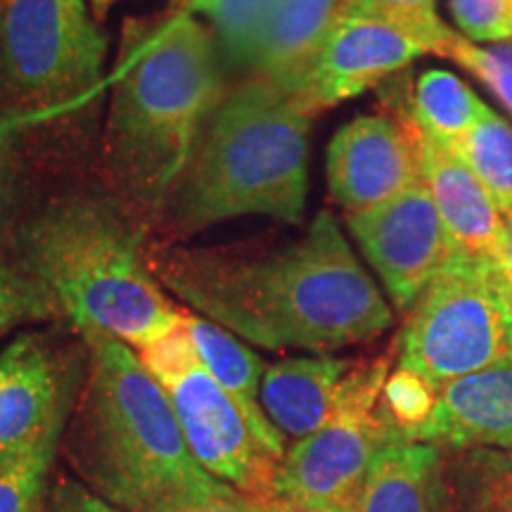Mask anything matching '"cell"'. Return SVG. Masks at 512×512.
Wrapping results in <instances>:
<instances>
[{"label": "cell", "instance_id": "cell-13", "mask_svg": "<svg viewBox=\"0 0 512 512\" xmlns=\"http://www.w3.org/2000/svg\"><path fill=\"white\" fill-rule=\"evenodd\" d=\"M430 50L413 34L368 17L339 15L316 64L290 98L316 117L380 86Z\"/></svg>", "mask_w": 512, "mask_h": 512}, {"label": "cell", "instance_id": "cell-8", "mask_svg": "<svg viewBox=\"0 0 512 512\" xmlns=\"http://www.w3.org/2000/svg\"><path fill=\"white\" fill-rule=\"evenodd\" d=\"M138 356L169 396L197 463L249 496L271 498L280 460L261 446L226 389L202 366L185 325Z\"/></svg>", "mask_w": 512, "mask_h": 512}, {"label": "cell", "instance_id": "cell-29", "mask_svg": "<svg viewBox=\"0 0 512 512\" xmlns=\"http://www.w3.org/2000/svg\"><path fill=\"white\" fill-rule=\"evenodd\" d=\"M60 441H50L19 463L0 470V512H38Z\"/></svg>", "mask_w": 512, "mask_h": 512}, {"label": "cell", "instance_id": "cell-20", "mask_svg": "<svg viewBox=\"0 0 512 512\" xmlns=\"http://www.w3.org/2000/svg\"><path fill=\"white\" fill-rule=\"evenodd\" d=\"M444 453L453 512H512V448Z\"/></svg>", "mask_w": 512, "mask_h": 512}, {"label": "cell", "instance_id": "cell-27", "mask_svg": "<svg viewBox=\"0 0 512 512\" xmlns=\"http://www.w3.org/2000/svg\"><path fill=\"white\" fill-rule=\"evenodd\" d=\"M60 316L53 299L22 268L0 256V337L19 325L43 323Z\"/></svg>", "mask_w": 512, "mask_h": 512}, {"label": "cell", "instance_id": "cell-3", "mask_svg": "<svg viewBox=\"0 0 512 512\" xmlns=\"http://www.w3.org/2000/svg\"><path fill=\"white\" fill-rule=\"evenodd\" d=\"M5 252L81 337L107 335L143 351L183 325L185 311L166 297L121 202L93 192L53 197L24 214Z\"/></svg>", "mask_w": 512, "mask_h": 512}, {"label": "cell", "instance_id": "cell-31", "mask_svg": "<svg viewBox=\"0 0 512 512\" xmlns=\"http://www.w3.org/2000/svg\"><path fill=\"white\" fill-rule=\"evenodd\" d=\"M453 22L472 43L512 41V0H448Z\"/></svg>", "mask_w": 512, "mask_h": 512}, {"label": "cell", "instance_id": "cell-11", "mask_svg": "<svg viewBox=\"0 0 512 512\" xmlns=\"http://www.w3.org/2000/svg\"><path fill=\"white\" fill-rule=\"evenodd\" d=\"M347 226L399 311H411L453 254L425 181L366 211H347Z\"/></svg>", "mask_w": 512, "mask_h": 512}, {"label": "cell", "instance_id": "cell-21", "mask_svg": "<svg viewBox=\"0 0 512 512\" xmlns=\"http://www.w3.org/2000/svg\"><path fill=\"white\" fill-rule=\"evenodd\" d=\"M486 107L489 105H484L479 95L456 74L430 69L420 74L413 88L411 117L422 136L456 145L477 124Z\"/></svg>", "mask_w": 512, "mask_h": 512}, {"label": "cell", "instance_id": "cell-37", "mask_svg": "<svg viewBox=\"0 0 512 512\" xmlns=\"http://www.w3.org/2000/svg\"><path fill=\"white\" fill-rule=\"evenodd\" d=\"M0 3H3V0H0Z\"/></svg>", "mask_w": 512, "mask_h": 512}, {"label": "cell", "instance_id": "cell-19", "mask_svg": "<svg viewBox=\"0 0 512 512\" xmlns=\"http://www.w3.org/2000/svg\"><path fill=\"white\" fill-rule=\"evenodd\" d=\"M183 325L202 366L226 389V394L238 406L254 437L261 441V446L271 456L283 460L287 451L285 437L266 418L259 399L261 380L266 373V363L261 361V356L249 349L238 335L190 311H185Z\"/></svg>", "mask_w": 512, "mask_h": 512}, {"label": "cell", "instance_id": "cell-36", "mask_svg": "<svg viewBox=\"0 0 512 512\" xmlns=\"http://www.w3.org/2000/svg\"><path fill=\"white\" fill-rule=\"evenodd\" d=\"M185 3H188V0H171V3H169L171 15H181L183 8H185Z\"/></svg>", "mask_w": 512, "mask_h": 512}, {"label": "cell", "instance_id": "cell-32", "mask_svg": "<svg viewBox=\"0 0 512 512\" xmlns=\"http://www.w3.org/2000/svg\"><path fill=\"white\" fill-rule=\"evenodd\" d=\"M38 512H121L76 479H60L46 491Z\"/></svg>", "mask_w": 512, "mask_h": 512}, {"label": "cell", "instance_id": "cell-17", "mask_svg": "<svg viewBox=\"0 0 512 512\" xmlns=\"http://www.w3.org/2000/svg\"><path fill=\"white\" fill-rule=\"evenodd\" d=\"M354 361L332 356H299L266 366L261 380V408L283 437L316 434L335 411L339 387Z\"/></svg>", "mask_w": 512, "mask_h": 512}, {"label": "cell", "instance_id": "cell-15", "mask_svg": "<svg viewBox=\"0 0 512 512\" xmlns=\"http://www.w3.org/2000/svg\"><path fill=\"white\" fill-rule=\"evenodd\" d=\"M422 176L453 247L505 264V221L456 147L422 136Z\"/></svg>", "mask_w": 512, "mask_h": 512}, {"label": "cell", "instance_id": "cell-34", "mask_svg": "<svg viewBox=\"0 0 512 512\" xmlns=\"http://www.w3.org/2000/svg\"><path fill=\"white\" fill-rule=\"evenodd\" d=\"M503 221H505V271H508L510 283H512V211L503 216Z\"/></svg>", "mask_w": 512, "mask_h": 512}, {"label": "cell", "instance_id": "cell-2", "mask_svg": "<svg viewBox=\"0 0 512 512\" xmlns=\"http://www.w3.org/2000/svg\"><path fill=\"white\" fill-rule=\"evenodd\" d=\"M223 93L216 38L195 15L126 24L105 128L107 178L126 209L171 202Z\"/></svg>", "mask_w": 512, "mask_h": 512}, {"label": "cell", "instance_id": "cell-14", "mask_svg": "<svg viewBox=\"0 0 512 512\" xmlns=\"http://www.w3.org/2000/svg\"><path fill=\"white\" fill-rule=\"evenodd\" d=\"M415 441L444 451L512 448V361L444 384Z\"/></svg>", "mask_w": 512, "mask_h": 512}, {"label": "cell", "instance_id": "cell-23", "mask_svg": "<svg viewBox=\"0 0 512 512\" xmlns=\"http://www.w3.org/2000/svg\"><path fill=\"white\" fill-rule=\"evenodd\" d=\"M278 5L280 0H188L183 12L207 19L223 55L235 67L247 69L256 38Z\"/></svg>", "mask_w": 512, "mask_h": 512}, {"label": "cell", "instance_id": "cell-5", "mask_svg": "<svg viewBox=\"0 0 512 512\" xmlns=\"http://www.w3.org/2000/svg\"><path fill=\"white\" fill-rule=\"evenodd\" d=\"M311 119L290 95L252 76L223 93L171 197L176 233L238 216L297 226L309 192Z\"/></svg>", "mask_w": 512, "mask_h": 512}, {"label": "cell", "instance_id": "cell-25", "mask_svg": "<svg viewBox=\"0 0 512 512\" xmlns=\"http://www.w3.org/2000/svg\"><path fill=\"white\" fill-rule=\"evenodd\" d=\"M29 133L17 119L0 110V249L8 242L24 219V192H27V164H24V143Z\"/></svg>", "mask_w": 512, "mask_h": 512}, {"label": "cell", "instance_id": "cell-4", "mask_svg": "<svg viewBox=\"0 0 512 512\" xmlns=\"http://www.w3.org/2000/svg\"><path fill=\"white\" fill-rule=\"evenodd\" d=\"M86 377L76 396L67 456L76 475L121 512H150L211 477L192 456L162 384L138 351L86 335Z\"/></svg>", "mask_w": 512, "mask_h": 512}, {"label": "cell", "instance_id": "cell-28", "mask_svg": "<svg viewBox=\"0 0 512 512\" xmlns=\"http://www.w3.org/2000/svg\"><path fill=\"white\" fill-rule=\"evenodd\" d=\"M444 57L475 76L512 117V41L482 48L467 41L465 36L456 34L444 50Z\"/></svg>", "mask_w": 512, "mask_h": 512}, {"label": "cell", "instance_id": "cell-30", "mask_svg": "<svg viewBox=\"0 0 512 512\" xmlns=\"http://www.w3.org/2000/svg\"><path fill=\"white\" fill-rule=\"evenodd\" d=\"M150 512H261V498L249 496L211 475L166 496Z\"/></svg>", "mask_w": 512, "mask_h": 512}, {"label": "cell", "instance_id": "cell-22", "mask_svg": "<svg viewBox=\"0 0 512 512\" xmlns=\"http://www.w3.org/2000/svg\"><path fill=\"white\" fill-rule=\"evenodd\" d=\"M501 214L512 211V126L486 107L475 126L453 145Z\"/></svg>", "mask_w": 512, "mask_h": 512}, {"label": "cell", "instance_id": "cell-7", "mask_svg": "<svg viewBox=\"0 0 512 512\" xmlns=\"http://www.w3.org/2000/svg\"><path fill=\"white\" fill-rule=\"evenodd\" d=\"M396 361L437 389L512 361V283L503 261L453 249L408 311Z\"/></svg>", "mask_w": 512, "mask_h": 512}, {"label": "cell", "instance_id": "cell-12", "mask_svg": "<svg viewBox=\"0 0 512 512\" xmlns=\"http://www.w3.org/2000/svg\"><path fill=\"white\" fill-rule=\"evenodd\" d=\"M422 181V133L411 110L363 114L330 140L328 190L347 211L380 207Z\"/></svg>", "mask_w": 512, "mask_h": 512}, {"label": "cell", "instance_id": "cell-33", "mask_svg": "<svg viewBox=\"0 0 512 512\" xmlns=\"http://www.w3.org/2000/svg\"><path fill=\"white\" fill-rule=\"evenodd\" d=\"M261 512H356V508L354 505L311 501V498L271 496L261 501Z\"/></svg>", "mask_w": 512, "mask_h": 512}, {"label": "cell", "instance_id": "cell-26", "mask_svg": "<svg viewBox=\"0 0 512 512\" xmlns=\"http://www.w3.org/2000/svg\"><path fill=\"white\" fill-rule=\"evenodd\" d=\"M439 389L413 370L396 368L382 389V411L401 441H415L437 408Z\"/></svg>", "mask_w": 512, "mask_h": 512}, {"label": "cell", "instance_id": "cell-24", "mask_svg": "<svg viewBox=\"0 0 512 512\" xmlns=\"http://www.w3.org/2000/svg\"><path fill=\"white\" fill-rule=\"evenodd\" d=\"M339 15L394 24L425 43L434 55H444L448 43L456 38V31L439 17L437 0H342Z\"/></svg>", "mask_w": 512, "mask_h": 512}, {"label": "cell", "instance_id": "cell-1", "mask_svg": "<svg viewBox=\"0 0 512 512\" xmlns=\"http://www.w3.org/2000/svg\"><path fill=\"white\" fill-rule=\"evenodd\" d=\"M164 290L242 342L268 351H328L373 342L392 328L377 290L330 211L273 252L147 245Z\"/></svg>", "mask_w": 512, "mask_h": 512}, {"label": "cell", "instance_id": "cell-6", "mask_svg": "<svg viewBox=\"0 0 512 512\" xmlns=\"http://www.w3.org/2000/svg\"><path fill=\"white\" fill-rule=\"evenodd\" d=\"M107 38L83 0L0 3V110L50 128L98 98Z\"/></svg>", "mask_w": 512, "mask_h": 512}, {"label": "cell", "instance_id": "cell-16", "mask_svg": "<svg viewBox=\"0 0 512 512\" xmlns=\"http://www.w3.org/2000/svg\"><path fill=\"white\" fill-rule=\"evenodd\" d=\"M342 0H280L261 29L247 72L292 95L316 64Z\"/></svg>", "mask_w": 512, "mask_h": 512}, {"label": "cell", "instance_id": "cell-35", "mask_svg": "<svg viewBox=\"0 0 512 512\" xmlns=\"http://www.w3.org/2000/svg\"><path fill=\"white\" fill-rule=\"evenodd\" d=\"M117 3H119V0H91V8L98 17H105L107 12H110Z\"/></svg>", "mask_w": 512, "mask_h": 512}, {"label": "cell", "instance_id": "cell-10", "mask_svg": "<svg viewBox=\"0 0 512 512\" xmlns=\"http://www.w3.org/2000/svg\"><path fill=\"white\" fill-rule=\"evenodd\" d=\"M79 373V356L50 332H22L0 351V470L62 439Z\"/></svg>", "mask_w": 512, "mask_h": 512}, {"label": "cell", "instance_id": "cell-9", "mask_svg": "<svg viewBox=\"0 0 512 512\" xmlns=\"http://www.w3.org/2000/svg\"><path fill=\"white\" fill-rule=\"evenodd\" d=\"M392 356L354 361L339 387L335 411L311 437L285 451L275 472L273 496L354 505L384 446L401 441L382 411V389Z\"/></svg>", "mask_w": 512, "mask_h": 512}, {"label": "cell", "instance_id": "cell-18", "mask_svg": "<svg viewBox=\"0 0 512 512\" xmlns=\"http://www.w3.org/2000/svg\"><path fill=\"white\" fill-rule=\"evenodd\" d=\"M356 512H453L444 448L420 441L384 446L370 467Z\"/></svg>", "mask_w": 512, "mask_h": 512}]
</instances>
